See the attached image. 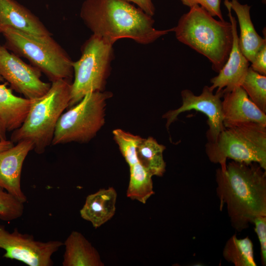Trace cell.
<instances>
[{
  "label": "cell",
  "instance_id": "d6986e66",
  "mask_svg": "<svg viewBox=\"0 0 266 266\" xmlns=\"http://www.w3.org/2000/svg\"><path fill=\"white\" fill-rule=\"evenodd\" d=\"M7 82L0 84V119L8 132L19 128L29 112L31 100L14 95Z\"/></svg>",
  "mask_w": 266,
  "mask_h": 266
},
{
  "label": "cell",
  "instance_id": "ffe728a7",
  "mask_svg": "<svg viewBox=\"0 0 266 266\" xmlns=\"http://www.w3.org/2000/svg\"><path fill=\"white\" fill-rule=\"evenodd\" d=\"M166 147L152 137L144 139L138 147V162L152 175L162 176L166 171L163 152Z\"/></svg>",
  "mask_w": 266,
  "mask_h": 266
},
{
  "label": "cell",
  "instance_id": "f1b7e54d",
  "mask_svg": "<svg viewBox=\"0 0 266 266\" xmlns=\"http://www.w3.org/2000/svg\"><path fill=\"white\" fill-rule=\"evenodd\" d=\"M132 2L138 6L148 15L153 16L155 14V8L152 0H126Z\"/></svg>",
  "mask_w": 266,
  "mask_h": 266
},
{
  "label": "cell",
  "instance_id": "9a60e30c",
  "mask_svg": "<svg viewBox=\"0 0 266 266\" xmlns=\"http://www.w3.org/2000/svg\"><path fill=\"white\" fill-rule=\"evenodd\" d=\"M6 27L37 36L52 35L37 16L15 0H0V32Z\"/></svg>",
  "mask_w": 266,
  "mask_h": 266
},
{
  "label": "cell",
  "instance_id": "6da1fadb",
  "mask_svg": "<svg viewBox=\"0 0 266 266\" xmlns=\"http://www.w3.org/2000/svg\"><path fill=\"white\" fill-rule=\"evenodd\" d=\"M266 170L255 162L234 161L216 170L220 209L226 205L232 226L238 232L255 218L266 216Z\"/></svg>",
  "mask_w": 266,
  "mask_h": 266
},
{
  "label": "cell",
  "instance_id": "e0dca14e",
  "mask_svg": "<svg viewBox=\"0 0 266 266\" xmlns=\"http://www.w3.org/2000/svg\"><path fill=\"white\" fill-rule=\"evenodd\" d=\"M235 13L240 28L239 44L241 51L249 62H251L260 48L266 43V38L256 32L250 16L251 6L240 3L238 0L228 1Z\"/></svg>",
  "mask_w": 266,
  "mask_h": 266
},
{
  "label": "cell",
  "instance_id": "30bf717a",
  "mask_svg": "<svg viewBox=\"0 0 266 266\" xmlns=\"http://www.w3.org/2000/svg\"><path fill=\"white\" fill-rule=\"evenodd\" d=\"M223 90L213 93L209 86H204L201 93L195 95L191 90L184 89L181 92L182 103L179 108L170 110L163 118L166 120V126L168 129L171 123L176 120L182 112L195 110L204 114L207 117L208 130L206 133L207 142H214L220 133L225 129L222 110Z\"/></svg>",
  "mask_w": 266,
  "mask_h": 266
},
{
  "label": "cell",
  "instance_id": "8fae6325",
  "mask_svg": "<svg viewBox=\"0 0 266 266\" xmlns=\"http://www.w3.org/2000/svg\"><path fill=\"white\" fill-rule=\"evenodd\" d=\"M0 74L11 88L24 98L34 100L45 95L51 83L41 80V72L0 46Z\"/></svg>",
  "mask_w": 266,
  "mask_h": 266
},
{
  "label": "cell",
  "instance_id": "ac0fdd59",
  "mask_svg": "<svg viewBox=\"0 0 266 266\" xmlns=\"http://www.w3.org/2000/svg\"><path fill=\"white\" fill-rule=\"evenodd\" d=\"M63 245V266H103L100 255L91 243L80 233L72 232Z\"/></svg>",
  "mask_w": 266,
  "mask_h": 266
},
{
  "label": "cell",
  "instance_id": "83f0119b",
  "mask_svg": "<svg viewBox=\"0 0 266 266\" xmlns=\"http://www.w3.org/2000/svg\"><path fill=\"white\" fill-rule=\"evenodd\" d=\"M250 66L257 72L266 76V43L258 51Z\"/></svg>",
  "mask_w": 266,
  "mask_h": 266
},
{
  "label": "cell",
  "instance_id": "8992f818",
  "mask_svg": "<svg viewBox=\"0 0 266 266\" xmlns=\"http://www.w3.org/2000/svg\"><path fill=\"white\" fill-rule=\"evenodd\" d=\"M206 154L212 163L226 165L228 159L258 163L266 170V127L247 123L225 129L214 142H207Z\"/></svg>",
  "mask_w": 266,
  "mask_h": 266
},
{
  "label": "cell",
  "instance_id": "cb8c5ba5",
  "mask_svg": "<svg viewBox=\"0 0 266 266\" xmlns=\"http://www.w3.org/2000/svg\"><path fill=\"white\" fill-rule=\"evenodd\" d=\"M113 138L129 166L138 162L137 150L143 138L121 129L113 131Z\"/></svg>",
  "mask_w": 266,
  "mask_h": 266
},
{
  "label": "cell",
  "instance_id": "484cf974",
  "mask_svg": "<svg viewBox=\"0 0 266 266\" xmlns=\"http://www.w3.org/2000/svg\"><path fill=\"white\" fill-rule=\"evenodd\" d=\"M182 4L189 7L199 5L203 7L212 16H216L224 21L220 4L221 0H180Z\"/></svg>",
  "mask_w": 266,
  "mask_h": 266
},
{
  "label": "cell",
  "instance_id": "7402d4cb",
  "mask_svg": "<svg viewBox=\"0 0 266 266\" xmlns=\"http://www.w3.org/2000/svg\"><path fill=\"white\" fill-rule=\"evenodd\" d=\"M223 255L228 262L235 266H256L254 257L253 244L248 236L238 238L232 235L224 246Z\"/></svg>",
  "mask_w": 266,
  "mask_h": 266
},
{
  "label": "cell",
  "instance_id": "ba28073f",
  "mask_svg": "<svg viewBox=\"0 0 266 266\" xmlns=\"http://www.w3.org/2000/svg\"><path fill=\"white\" fill-rule=\"evenodd\" d=\"M111 96L109 92H90L69 108L57 122L52 144L90 141L104 124L106 101Z\"/></svg>",
  "mask_w": 266,
  "mask_h": 266
},
{
  "label": "cell",
  "instance_id": "4fadbf2b",
  "mask_svg": "<svg viewBox=\"0 0 266 266\" xmlns=\"http://www.w3.org/2000/svg\"><path fill=\"white\" fill-rule=\"evenodd\" d=\"M34 144L30 140H23L16 145L0 152V186L23 203L27 197L21 186L24 162Z\"/></svg>",
  "mask_w": 266,
  "mask_h": 266
},
{
  "label": "cell",
  "instance_id": "4316f807",
  "mask_svg": "<svg viewBox=\"0 0 266 266\" xmlns=\"http://www.w3.org/2000/svg\"><path fill=\"white\" fill-rule=\"evenodd\" d=\"M257 234L261 248V259L263 266L266 265V216H258L252 221Z\"/></svg>",
  "mask_w": 266,
  "mask_h": 266
},
{
  "label": "cell",
  "instance_id": "d4e9b609",
  "mask_svg": "<svg viewBox=\"0 0 266 266\" xmlns=\"http://www.w3.org/2000/svg\"><path fill=\"white\" fill-rule=\"evenodd\" d=\"M24 212V203L0 186V219L10 222L20 218Z\"/></svg>",
  "mask_w": 266,
  "mask_h": 266
},
{
  "label": "cell",
  "instance_id": "5bb4252c",
  "mask_svg": "<svg viewBox=\"0 0 266 266\" xmlns=\"http://www.w3.org/2000/svg\"><path fill=\"white\" fill-rule=\"evenodd\" d=\"M222 100L225 128L247 123L266 127V113L250 99L241 86L224 93Z\"/></svg>",
  "mask_w": 266,
  "mask_h": 266
},
{
  "label": "cell",
  "instance_id": "52a82bcc",
  "mask_svg": "<svg viewBox=\"0 0 266 266\" xmlns=\"http://www.w3.org/2000/svg\"><path fill=\"white\" fill-rule=\"evenodd\" d=\"M113 44L94 34L83 44L80 58L72 64L74 81L67 108L89 93L103 91L113 59Z\"/></svg>",
  "mask_w": 266,
  "mask_h": 266
},
{
  "label": "cell",
  "instance_id": "2e32d148",
  "mask_svg": "<svg viewBox=\"0 0 266 266\" xmlns=\"http://www.w3.org/2000/svg\"><path fill=\"white\" fill-rule=\"evenodd\" d=\"M117 196L113 187L89 195L80 210L81 218L91 222L95 228L100 227L114 215Z\"/></svg>",
  "mask_w": 266,
  "mask_h": 266
},
{
  "label": "cell",
  "instance_id": "9c48e42d",
  "mask_svg": "<svg viewBox=\"0 0 266 266\" xmlns=\"http://www.w3.org/2000/svg\"><path fill=\"white\" fill-rule=\"evenodd\" d=\"M63 245L60 240L41 241L33 235L22 233L18 229L9 232L0 224V248L3 257L22 262L29 266H51L52 255Z\"/></svg>",
  "mask_w": 266,
  "mask_h": 266
},
{
  "label": "cell",
  "instance_id": "3957f363",
  "mask_svg": "<svg viewBox=\"0 0 266 266\" xmlns=\"http://www.w3.org/2000/svg\"><path fill=\"white\" fill-rule=\"evenodd\" d=\"M172 30L179 41L206 57L215 71L220 70L232 47L230 22L217 20L203 7L195 5L181 16Z\"/></svg>",
  "mask_w": 266,
  "mask_h": 266
},
{
  "label": "cell",
  "instance_id": "4dcf8cb0",
  "mask_svg": "<svg viewBox=\"0 0 266 266\" xmlns=\"http://www.w3.org/2000/svg\"><path fill=\"white\" fill-rule=\"evenodd\" d=\"M6 130L0 119V141L5 140L6 139Z\"/></svg>",
  "mask_w": 266,
  "mask_h": 266
},
{
  "label": "cell",
  "instance_id": "5b68a950",
  "mask_svg": "<svg viewBox=\"0 0 266 266\" xmlns=\"http://www.w3.org/2000/svg\"><path fill=\"white\" fill-rule=\"evenodd\" d=\"M0 33L8 50L27 59L51 82L61 79L71 81L73 61L52 35H35L10 27L3 28Z\"/></svg>",
  "mask_w": 266,
  "mask_h": 266
},
{
  "label": "cell",
  "instance_id": "d6a6232c",
  "mask_svg": "<svg viewBox=\"0 0 266 266\" xmlns=\"http://www.w3.org/2000/svg\"><path fill=\"white\" fill-rule=\"evenodd\" d=\"M262 1L264 3H266V0H262Z\"/></svg>",
  "mask_w": 266,
  "mask_h": 266
},
{
  "label": "cell",
  "instance_id": "7a4b0ae2",
  "mask_svg": "<svg viewBox=\"0 0 266 266\" xmlns=\"http://www.w3.org/2000/svg\"><path fill=\"white\" fill-rule=\"evenodd\" d=\"M80 15L93 34L113 43L127 38L148 44L172 32L156 29L152 16L126 0H85Z\"/></svg>",
  "mask_w": 266,
  "mask_h": 266
},
{
  "label": "cell",
  "instance_id": "277c9868",
  "mask_svg": "<svg viewBox=\"0 0 266 266\" xmlns=\"http://www.w3.org/2000/svg\"><path fill=\"white\" fill-rule=\"evenodd\" d=\"M71 85V81L65 79L52 82L45 95L32 100L25 121L13 131L10 140L13 143L31 141L34 151L39 154L43 153L52 144L57 122L68 106Z\"/></svg>",
  "mask_w": 266,
  "mask_h": 266
},
{
  "label": "cell",
  "instance_id": "f546056e",
  "mask_svg": "<svg viewBox=\"0 0 266 266\" xmlns=\"http://www.w3.org/2000/svg\"><path fill=\"white\" fill-rule=\"evenodd\" d=\"M13 145V142L11 140L0 141V152L8 149Z\"/></svg>",
  "mask_w": 266,
  "mask_h": 266
},
{
  "label": "cell",
  "instance_id": "603a6c76",
  "mask_svg": "<svg viewBox=\"0 0 266 266\" xmlns=\"http://www.w3.org/2000/svg\"><path fill=\"white\" fill-rule=\"evenodd\" d=\"M240 86L254 104L266 113V76L257 72L250 66Z\"/></svg>",
  "mask_w": 266,
  "mask_h": 266
},
{
  "label": "cell",
  "instance_id": "1f68e13d",
  "mask_svg": "<svg viewBox=\"0 0 266 266\" xmlns=\"http://www.w3.org/2000/svg\"><path fill=\"white\" fill-rule=\"evenodd\" d=\"M3 81H4V79L3 78V77L0 74V82H3Z\"/></svg>",
  "mask_w": 266,
  "mask_h": 266
},
{
  "label": "cell",
  "instance_id": "7c38bea8",
  "mask_svg": "<svg viewBox=\"0 0 266 266\" xmlns=\"http://www.w3.org/2000/svg\"><path fill=\"white\" fill-rule=\"evenodd\" d=\"M224 3L228 10V15L232 25L233 44L228 60L218 72V74L211 79V85L209 87L213 91L216 89V92L223 90L224 93L241 85L250 67V62L243 54L239 47L237 22L232 14L228 0H225Z\"/></svg>",
  "mask_w": 266,
  "mask_h": 266
},
{
  "label": "cell",
  "instance_id": "44dd1931",
  "mask_svg": "<svg viewBox=\"0 0 266 266\" xmlns=\"http://www.w3.org/2000/svg\"><path fill=\"white\" fill-rule=\"evenodd\" d=\"M130 178L127 196L145 204L154 194L152 175L139 162L130 166Z\"/></svg>",
  "mask_w": 266,
  "mask_h": 266
}]
</instances>
